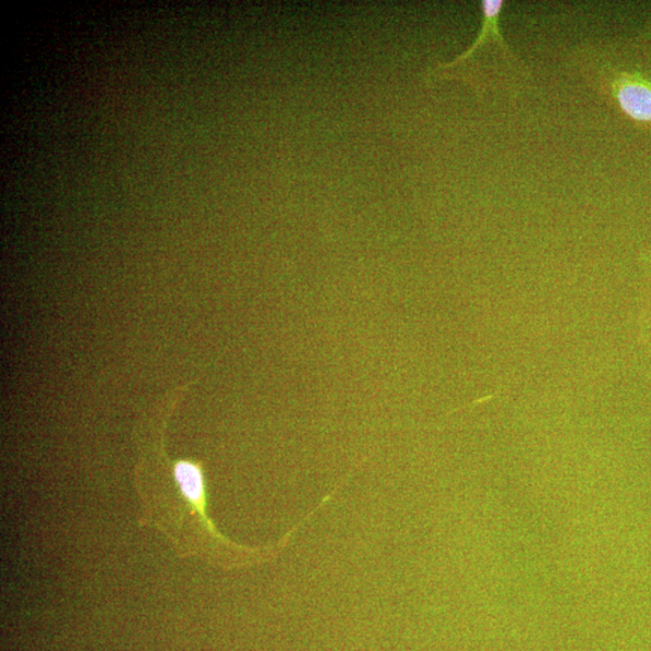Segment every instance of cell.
I'll list each match as a JSON object with an SVG mask.
<instances>
[{
  "label": "cell",
  "instance_id": "obj_3",
  "mask_svg": "<svg viewBox=\"0 0 651 651\" xmlns=\"http://www.w3.org/2000/svg\"><path fill=\"white\" fill-rule=\"evenodd\" d=\"M644 286L641 313H639V336L651 353V251L643 258Z\"/></svg>",
  "mask_w": 651,
  "mask_h": 651
},
{
  "label": "cell",
  "instance_id": "obj_2",
  "mask_svg": "<svg viewBox=\"0 0 651 651\" xmlns=\"http://www.w3.org/2000/svg\"><path fill=\"white\" fill-rule=\"evenodd\" d=\"M504 8L503 0L481 2V24L475 43L453 62L434 68L432 77L460 80L480 95L494 93L511 100L529 90L534 72L504 39Z\"/></svg>",
  "mask_w": 651,
  "mask_h": 651
},
{
  "label": "cell",
  "instance_id": "obj_1",
  "mask_svg": "<svg viewBox=\"0 0 651 651\" xmlns=\"http://www.w3.org/2000/svg\"><path fill=\"white\" fill-rule=\"evenodd\" d=\"M567 64L615 111L651 132V18L635 33L576 45Z\"/></svg>",
  "mask_w": 651,
  "mask_h": 651
}]
</instances>
